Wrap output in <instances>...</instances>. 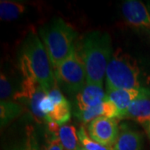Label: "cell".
Wrapping results in <instances>:
<instances>
[{
	"instance_id": "cell-16",
	"label": "cell",
	"mask_w": 150,
	"mask_h": 150,
	"mask_svg": "<svg viewBox=\"0 0 150 150\" xmlns=\"http://www.w3.org/2000/svg\"><path fill=\"white\" fill-rule=\"evenodd\" d=\"M26 11V5L19 2L1 0L0 1V18L4 21L16 19Z\"/></svg>"
},
{
	"instance_id": "cell-8",
	"label": "cell",
	"mask_w": 150,
	"mask_h": 150,
	"mask_svg": "<svg viewBox=\"0 0 150 150\" xmlns=\"http://www.w3.org/2000/svg\"><path fill=\"white\" fill-rule=\"evenodd\" d=\"M140 98H150L149 88H140L133 89L107 90L105 101L112 103L117 108L120 115V113L123 112L131 103Z\"/></svg>"
},
{
	"instance_id": "cell-6",
	"label": "cell",
	"mask_w": 150,
	"mask_h": 150,
	"mask_svg": "<svg viewBox=\"0 0 150 150\" xmlns=\"http://www.w3.org/2000/svg\"><path fill=\"white\" fill-rule=\"evenodd\" d=\"M47 93L43 86L36 79L32 77H23L21 88L15 93L13 98L24 103L37 122L43 123L46 122V119L41 111L40 105Z\"/></svg>"
},
{
	"instance_id": "cell-9",
	"label": "cell",
	"mask_w": 150,
	"mask_h": 150,
	"mask_svg": "<svg viewBox=\"0 0 150 150\" xmlns=\"http://www.w3.org/2000/svg\"><path fill=\"white\" fill-rule=\"evenodd\" d=\"M54 103L53 111L46 117L47 123H54L63 125L70 119V104L59 89L58 83L47 93Z\"/></svg>"
},
{
	"instance_id": "cell-1",
	"label": "cell",
	"mask_w": 150,
	"mask_h": 150,
	"mask_svg": "<svg viewBox=\"0 0 150 150\" xmlns=\"http://www.w3.org/2000/svg\"><path fill=\"white\" fill-rule=\"evenodd\" d=\"M112 54L111 37L107 32L96 30L86 35L81 53L85 66L86 83L103 87Z\"/></svg>"
},
{
	"instance_id": "cell-20",
	"label": "cell",
	"mask_w": 150,
	"mask_h": 150,
	"mask_svg": "<svg viewBox=\"0 0 150 150\" xmlns=\"http://www.w3.org/2000/svg\"><path fill=\"white\" fill-rule=\"evenodd\" d=\"M12 93V86L6 75L1 73L0 76V97L1 100H7Z\"/></svg>"
},
{
	"instance_id": "cell-10",
	"label": "cell",
	"mask_w": 150,
	"mask_h": 150,
	"mask_svg": "<svg viewBox=\"0 0 150 150\" xmlns=\"http://www.w3.org/2000/svg\"><path fill=\"white\" fill-rule=\"evenodd\" d=\"M122 13L130 25L150 29L149 8L139 0H126L122 5Z\"/></svg>"
},
{
	"instance_id": "cell-14",
	"label": "cell",
	"mask_w": 150,
	"mask_h": 150,
	"mask_svg": "<svg viewBox=\"0 0 150 150\" xmlns=\"http://www.w3.org/2000/svg\"><path fill=\"white\" fill-rule=\"evenodd\" d=\"M142 144L143 138L139 132L122 124L113 150H142Z\"/></svg>"
},
{
	"instance_id": "cell-23",
	"label": "cell",
	"mask_w": 150,
	"mask_h": 150,
	"mask_svg": "<svg viewBox=\"0 0 150 150\" xmlns=\"http://www.w3.org/2000/svg\"><path fill=\"white\" fill-rule=\"evenodd\" d=\"M78 150H86V149H84V148H83V147L80 145V146H79V148L78 149Z\"/></svg>"
},
{
	"instance_id": "cell-18",
	"label": "cell",
	"mask_w": 150,
	"mask_h": 150,
	"mask_svg": "<svg viewBox=\"0 0 150 150\" xmlns=\"http://www.w3.org/2000/svg\"><path fill=\"white\" fill-rule=\"evenodd\" d=\"M77 133L80 145L86 150H113L112 148L106 147L92 139L88 134L87 133L86 129L83 128V126H80Z\"/></svg>"
},
{
	"instance_id": "cell-2",
	"label": "cell",
	"mask_w": 150,
	"mask_h": 150,
	"mask_svg": "<svg viewBox=\"0 0 150 150\" xmlns=\"http://www.w3.org/2000/svg\"><path fill=\"white\" fill-rule=\"evenodd\" d=\"M51 61L41 39L29 34L24 40L20 55V68L23 77H32L48 93L56 83Z\"/></svg>"
},
{
	"instance_id": "cell-3",
	"label": "cell",
	"mask_w": 150,
	"mask_h": 150,
	"mask_svg": "<svg viewBox=\"0 0 150 150\" xmlns=\"http://www.w3.org/2000/svg\"><path fill=\"white\" fill-rule=\"evenodd\" d=\"M53 68L56 69L75 50L77 32L61 18H57L40 31Z\"/></svg>"
},
{
	"instance_id": "cell-15",
	"label": "cell",
	"mask_w": 150,
	"mask_h": 150,
	"mask_svg": "<svg viewBox=\"0 0 150 150\" xmlns=\"http://www.w3.org/2000/svg\"><path fill=\"white\" fill-rule=\"evenodd\" d=\"M56 136L59 138L64 150H78L80 144L74 126L71 124H63L59 127Z\"/></svg>"
},
{
	"instance_id": "cell-24",
	"label": "cell",
	"mask_w": 150,
	"mask_h": 150,
	"mask_svg": "<svg viewBox=\"0 0 150 150\" xmlns=\"http://www.w3.org/2000/svg\"><path fill=\"white\" fill-rule=\"evenodd\" d=\"M148 8H149V11L150 13V3H149V4H148Z\"/></svg>"
},
{
	"instance_id": "cell-4",
	"label": "cell",
	"mask_w": 150,
	"mask_h": 150,
	"mask_svg": "<svg viewBox=\"0 0 150 150\" xmlns=\"http://www.w3.org/2000/svg\"><path fill=\"white\" fill-rule=\"evenodd\" d=\"M107 90L140 88V70L136 60L121 48L112 54L106 70Z\"/></svg>"
},
{
	"instance_id": "cell-25",
	"label": "cell",
	"mask_w": 150,
	"mask_h": 150,
	"mask_svg": "<svg viewBox=\"0 0 150 150\" xmlns=\"http://www.w3.org/2000/svg\"><path fill=\"white\" fill-rule=\"evenodd\" d=\"M149 37H150V33H149Z\"/></svg>"
},
{
	"instance_id": "cell-11",
	"label": "cell",
	"mask_w": 150,
	"mask_h": 150,
	"mask_svg": "<svg viewBox=\"0 0 150 150\" xmlns=\"http://www.w3.org/2000/svg\"><path fill=\"white\" fill-rule=\"evenodd\" d=\"M106 99V93L103 87L86 83L79 93L76 94V107L78 111L84 110L89 108L96 107Z\"/></svg>"
},
{
	"instance_id": "cell-22",
	"label": "cell",
	"mask_w": 150,
	"mask_h": 150,
	"mask_svg": "<svg viewBox=\"0 0 150 150\" xmlns=\"http://www.w3.org/2000/svg\"><path fill=\"white\" fill-rule=\"evenodd\" d=\"M143 126H144V128L145 132H146V134L148 135L149 139H150V121L149 122H147V123H144Z\"/></svg>"
},
{
	"instance_id": "cell-21",
	"label": "cell",
	"mask_w": 150,
	"mask_h": 150,
	"mask_svg": "<svg viewBox=\"0 0 150 150\" xmlns=\"http://www.w3.org/2000/svg\"><path fill=\"white\" fill-rule=\"evenodd\" d=\"M41 150H64L59 138L55 134L49 133L47 141Z\"/></svg>"
},
{
	"instance_id": "cell-19",
	"label": "cell",
	"mask_w": 150,
	"mask_h": 150,
	"mask_svg": "<svg viewBox=\"0 0 150 150\" xmlns=\"http://www.w3.org/2000/svg\"><path fill=\"white\" fill-rule=\"evenodd\" d=\"M12 150H41L39 149L36 135L32 127H28L24 139Z\"/></svg>"
},
{
	"instance_id": "cell-7",
	"label": "cell",
	"mask_w": 150,
	"mask_h": 150,
	"mask_svg": "<svg viewBox=\"0 0 150 150\" xmlns=\"http://www.w3.org/2000/svg\"><path fill=\"white\" fill-rule=\"evenodd\" d=\"M117 118L100 117L95 118L88 126V134L92 139L108 148L115 144L119 134Z\"/></svg>"
},
{
	"instance_id": "cell-17",
	"label": "cell",
	"mask_w": 150,
	"mask_h": 150,
	"mask_svg": "<svg viewBox=\"0 0 150 150\" xmlns=\"http://www.w3.org/2000/svg\"><path fill=\"white\" fill-rule=\"evenodd\" d=\"M23 112V107L19 103L9 100H1L0 103V123L1 128L13 121Z\"/></svg>"
},
{
	"instance_id": "cell-13",
	"label": "cell",
	"mask_w": 150,
	"mask_h": 150,
	"mask_svg": "<svg viewBox=\"0 0 150 150\" xmlns=\"http://www.w3.org/2000/svg\"><path fill=\"white\" fill-rule=\"evenodd\" d=\"M75 115L82 123H89L93 119L100 117L118 118L119 112L117 108L112 103L104 101L103 103L96 107L89 108L81 111H77L75 112Z\"/></svg>"
},
{
	"instance_id": "cell-5",
	"label": "cell",
	"mask_w": 150,
	"mask_h": 150,
	"mask_svg": "<svg viewBox=\"0 0 150 150\" xmlns=\"http://www.w3.org/2000/svg\"><path fill=\"white\" fill-rule=\"evenodd\" d=\"M54 73L57 83L72 93L77 94L86 84L84 63L76 48L68 59L54 69Z\"/></svg>"
},
{
	"instance_id": "cell-12",
	"label": "cell",
	"mask_w": 150,
	"mask_h": 150,
	"mask_svg": "<svg viewBox=\"0 0 150 150\" xmlns=\"http://www.w3.org/2000/svg\"><path fill=\"white\" fill-rule=\"evenodd\" d=\"M118 119H132L144 123L150 121V98H140L129 104Z\"/></svg>"
}]
</instances>
